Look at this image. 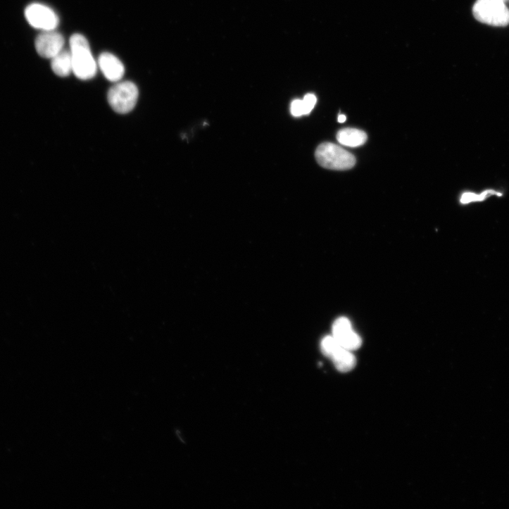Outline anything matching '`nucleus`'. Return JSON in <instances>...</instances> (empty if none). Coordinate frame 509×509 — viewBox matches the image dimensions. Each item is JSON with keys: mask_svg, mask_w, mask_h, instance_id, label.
<instances>
[{"mask_svg": "<svg viewBox=\"0 0 509 509\" xmlns=\"http://www.w3.org/2000/svg\"><path fill=\"white\" fill-rule=\"evenodd\" d=\"M70 46L73 58V73L80 80L93 78L97 71V64L87 39L82 34H74L70 38Z\"/></svg>", "mask_w": 509, "mask_h": 509, "instance_id": "f257e3e1", "label": "nucleus"}, {"mask_svg": "<svg viewBox=\"0 0 509 509\" xmlns=\"http://www.w3.org/2000/svg\"><path fill=\"white\" fill-rule=\"evenodd\" d=\"M472 14L482 24L498 27L509 25V10L503 0H477Z\"/></svg>", "mask_w": 509, "mask_h": 509, "instance_id": "7ed1b4c3", "label": "nucleus"}, {"mask_svg": "<svg viewBox=\"0 0 509 509\" xmlns=\"http://www.w3.org/2000/svg\"><path fill=\"white\" fill-rule=\"evenodd\" d=\"M503 1H505V0H503Z\"/></svg>", "mask_w": 509, "mask_h": 509, "instance_id": "dca6fc26", "label": "nucleus"}, {"mask_svg": "<svg viewBox=\"0 0 509 509\" xmlns=\"http://www.w3.org/2000/svg\"><path fill=\"white\" fill-rule=\"evenodd\" d=\"M65 44L63 37L54 31L43 32L36 39L37 53L44 58L52 59L63 49Z\"/></svg>", "mask_w": 509, "mask_h": 509, "instance_id": "0eeeda50", "label": "nucleus"}, {"mask_svg": "<svg viewBox=\"0 0 509 509\" xmlns=\"http://www.w3.org/2000/svg\"><path fill=\"white\" fill-rule=\"evenodd\" d=\"M337 370L341 372H349L356 366V358L352 351L339 346L329 357Z\"/></svg>", "mask_w": 509, "mask_h": 509, "instance_id": "1a4fd4ad", "label": "nucleus"}, {"mask_svg": "<svg viewBox=\"0 0 509 509\" xmlns=\"http://www.w3.org/2000/svg\"><path fill=\"white\" fill-rule=\"evenodd\" d=\"M318 163L325 168L332 170H348L353 168L356 158L345 149L330 142L318 146L315 151Z\"/></svg>", "mask_w": 509, "mask_h": 509, "instance_id": "f03ea898", "label": "nucleus"}, {"mask_svg": "<svg viewBox=\"0 0 509 509\" xmlns=\"http://www.w3.org/2000/svg\"><path fill=\"white\" fill-rule=\"evenodd\" d=\"M347 118L345 115H339L338 117V122L341 123H344L346 121Z\"/></svg>", "mask_w": 509, "mask_h": 509, "instance_id": "2eb2a0df", "label": "nucleus"}, {"mask_svg": "<svg viewBox=\"0 0 509 509\" xmlns=\"http://www.w3.org/2000/svg\"><path fill=\"white\" fill-rule=\"evenodd\" d=\"M339 144L346 146L358 147L363 146L367 140V134L363 130L356 128H344L337 134Z\"/></svg>", "mask_w": 509, "mask_h": 509, "instance_id": "9d476101", "label": "nucleus"}, {"mask_svg": "<svg viewBox=\"0 0 509 509\" xmlns=\"http://www.w3.org/2000/svg\"><path fill=\"white\" fill-rule=\"evenodd\" d=\"M51 68L54 73L65 77L73 72V58L70 51L63 49L51 59Z\"/></svg>", "mask_w": 509, "mask_h": 509, "instance_id": "9b49d317", "label": "nucleus"}, {"mask_svg": "<svg viewBox=\"0 0 509 509\" xmlns=\"http://www.w3.org/2000/svg\"><path fill=\"white\" fill-rule=\"evenodd\" d=\"M139 96L137 86L131 82L117 83L108 93V101L111 108L117 113L125 114L130 112L135 106Z\"/></svg>", "mask_w": 509, "mask_h": 509, "instance_id": "20e7f679", "label": "nucleus"}, {"mask_svg": "<svg viewBox=\"0 0 509 509\" xmlns=\"http://www.w3.org/2000/svg\"><path fill=\"white\" fill-rule=\"evenodd\" d=\"M99 66L105 77L113 82H119L124 75L125 67L114 55L103 53L99 58Z\"/></svg>", "mask_w": 509, "mask_h": 509, "instance_id": "6e6552de", "label": "nucleus"}, {"mask_svg": "<svg viewBox=\"0 0 509 509\" xmlns=\"http://www.w3.org/2000/svg\"><path fill=\"white\" fill-rule=\"evenodd\" d=\"M501 196L502 194L494 190L489 189L482 192L479 194H474L472 192H467L463 194L460 197V203L462 204H469L475 202H482L491 196Z\"/></svg>", "mask_w": 509, "mask_h": 509, "instance_id": "f8f14e48", "label": "nucleus"}, {"mask_svg": "<svg viewBox=\"0 0 509 509\" xmlns=\"http://www.w3.org/2000/svg\"><path fill=\"white\" fill-rule=\"evenodd\" d=\"M332 335L339 346L348 351H355L362 346L361 337L354 330L351 320L346 317L339 318L334 321Z\"/></svg>", "mask_w": 509, "mask_h": 509, "instance_id": "423d86ee", "label": "nucleus"}, {"mask_svg": "<svg viewBox=\"0 0 509 509\" xmlns=\"http://www.w3.org/2000/svg\"><path fill=\"white\" fill-rule=\"evenodd\" d=\"M302 101L304 109V115H308L314 108L317 103V99L314 94H308L304 96Z\"/></svg>", "mask_w": 509, "mask_h": 509, "instance_id": "ddd939ff", "label": "nucleus"}, {"mask_svg": "<svg viewBox=\"0 0 509 509\" xmlns=\"http://www.w3.org/2000/svg\"><path fill=\"white\" fill-rule=\"evenodd\" d=\"M291 113L295 117L304 115V109L302 100L296 99L291 104Z\"/></svg>", "mask_w": 509, "mask_h": 509, "instance_id": "4468645a", "label": "nucleus"}, {"mask_svg": "<svg viewBox=\"0 0 509 509\" xmlns=\"http://www.w3.org/2000/svg\"><path fill=\"white\" fill-rule=\"evenodd\" d=\"M25 17L29 24L35 29L43 32L54 31L59 25V19L50 8L34 4L27 7Z\"/></svg>", "mask_w": 509, "mask_h": 509, "instance_id": "39448f33", "label": "nucleus"}]
</instances>
